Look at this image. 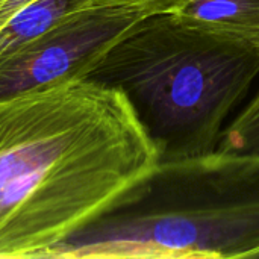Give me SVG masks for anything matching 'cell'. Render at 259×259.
<instances>
[{
	"label": "cell",
	"instance_id": "cell-4",
	"mask_svg": "<svg viewBox=\"0 0 259 259\" xmlns=\"http://www.w3.org/2000/svg\"><path fill=\"white\" fill-rule=\"evenodd\" d=\"M143 17L117 5H94L73 15L0 61V97L88 77Z\"/></svg>",
	"mask_w": 259,
	"mask_h": 259
},
{
	"label": "cell",
	"instance_id": "cell-2",
	"mask_svg": "<svg viewBox=\"0 0 259 259\" xmlns=\"http://www.w3.org/2000/svg\"><path fill=\"white\" fill-rule=\"evenodd\" d=\"M118 88L161 161L219 149L259 79V44L215 32L173 11L143 17L90 73Z\"/></svg>",
	"mask_w": 259,
	"mask_h": 259
},
{
	"label": "cell",
	"instance_id": "cell-6",
	"mask_svg": "<svg viewBox=\"0 0 259 259\" xmlns=\"http://www.w3.org/2000/svg\"><path fill=\"white\" fill-rule=\"evenodd\" d=\"M170 11L215 32L259 44V0H182Z\"/></svg>",
	"mask_w": 259,
	"mask_h": 259
},
{
	"label": "cell",
	"instance_id": "cell-7",
	"mask_svg": "<svg viewBox=\"0 0 259 259\" xmlns=\"http://www.w3.org/2000/svg\"><path fill=\"white\" fill-rule=\"evenodd\" d=\"M219 149L259 152V87L228 124Z\"/></svg>",
	"mask_w": 259,
	"mask_h": 259
},
{
	"label": "cell",
	"instance_id": "cell-1",
	"mask_svg": "<svg viewBox=\"0 0 259 259\" xmlns=\"http://www.w3.org/2000/svg\"><path fill=\"white\" fill-rule=\"evenodd\" d=\"M159 161L118 88L83 77L0 97V259L46 258Z\"/></svg>",
	"mask_w": 259,
	"mask_h": 259
},
{
	"label": "cell",
	"instance_id": "cell-3",
	"mask_svg": "<svg viewBox=\"0 0 259 259\" xmlns=\"http://www.w3.org/2000/svg\"><path fill=\"white\" fill-rule=\"evenodd\" d=\"M259 256V152L159 161L123 202L46 258Z\"/></svg>",
	"mask_w": 259,
	"mask_h": 259
},
{
	"label": "cell",
	"instance_id": "cell-5",
	"mask_svg": "<svg viewBox=\"0 0 259 259\" xmlns=\"http://www.w3.org/2000/svg\"><path fill=\"white\" fill-rule=\"evenodd\" d=\"M94 5H97L94 0L29 2L0 27V61Z\"/></svg>",
	"mask_w": 259,
	"mask_h": 259
},
{
	"label": "cell",
	"instance_id": "cell-8",
	"mask_svg": "<svg viewBox=\"0 0 259 259\" xmlns=\"http://www.w3.org/2000/svg\"><path fill=\"white\" fill-rule=\"evenodd\" d=\"M97 5H117L131 8L143 15L170 11L178 6L182 0H94Z\"/></svg>",
	"mask_w": 259,
	"mask_h": 259
},
{
	"label": "cell",
	"instance_id": "cell-9",
	"mask_svg": "<svg viewBox=\"0 0 259 259\" xmlns=\"http://www.w3.org/2000/svg\"><path fill=\"white\" fill-rule=\"evenodd\" d=\"M29 2L32 0H0V27Z\"/></svg>",
	"mask_w": 259,
	"mask_h": 259
}]
</instances>
